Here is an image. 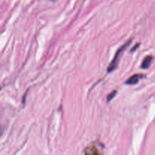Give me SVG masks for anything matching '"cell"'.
I'll use <instances>...</instances> for the list:
<instances>
[{"label":"cell","mask_w":155,"mask_h":155,"mask_svg":"<svg viewBox=\"0 0 155 155\" xmlns=\"http://www.w3.org/2000/svg\"><path fill=\"white\" fill-rule=\"evenodd\" d=\"M131 43V40L129 41L128 42H127V43L125 44V45H123L122 47H121L120 48L119 50H118L117 51L116 54H115L114 58L113 61H112L111 62H110V64H109L108 68H107V72L108 73H110L112 72V71H114V70L115 69V68H117V63H118V61H119V58H120V55L121 53L123 52V51L125 50V48H127V46H128Z\"/></svg>","instance_id":"6da1fadb"},{"label":"cell","mask_w":155,"mask_h":155,"mask_svg":"<svg viewBox=\"0 0 155 155\" xmlns=\"http://www.w3.org/2000/svg\"><path fill=\"white\" fill-rule=\"evenodd\" d=\"M143 77L144 75H142V74H135V75L130 77V78H129V80H127L126 83H127V85L136 84V83H137L138 82H139Z\"/></svg>","instance_id":"7a4b0ae2"},{"label":"cell","mask_w":155,"mask_h":155,"mask_svg":"<svg viewBox=\"0 0 155 155\" xmlns=\"http://www.w3.org/2000/svg\"><path fill=\"white\" fill-rule=\"evenodd\" d=\"M152 61H153L152 56L148 55L147 56V57H145V59L143 60V61H142L141 68H142V69H148V68L150 67V65H151Z\"/></svg>","instance_id":"3957f363"},{"label":"cell","mask_w":155,"mask_h":155,"mask_svg":"<svg viewBox=\"0 0 155 155\" xmlns=\"http://www.w3.org/2000/svg\"><path fill=\"white\" fill-rule=\"evenodd\" d=\"M86 155H101L100 154L99 151L95 148H92L89 150V153L86 151Z\"/></svg>","instance_id":"277c9868"},{"label":"cell","mask_w":155,"mask_h":155,"mask_svg":"<svg viewBox=\"0 0 155 155\" xmlns=\"http://www.w3.org/2000/svg\"><path fill=\"white\" fill-rule=\"evenodd\" d=\"M117 92L116 90H114V91H113V92H112L111 93L109 94L108 96H107V101H108V102L110 101V100L112 99V98H114V97L115 96V95H116V94H117Z\"/></svg>","instance_id":"5b68a950"},{"label":"cell","mask_w":155,"mask_h":155,"mask_svg":"<svg viewBox=\"0 0 155 155\" xmlns=\"http://www.w3.org/2000/svg\"><path fill=\"white\" fill-rule=\"evenodd\" d=\"M52 1H56V0H52Z\"/></svg>","instance_id":"8992f818"}]
</instances>
